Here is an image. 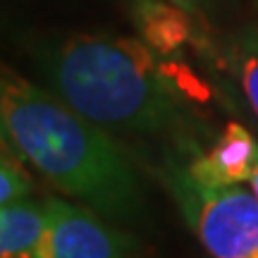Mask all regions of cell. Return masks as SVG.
Masks as SVG:
<instances>
[{
  "label": "cell",
  "instance_id": "6da1fadb",
  "mask_svg": "<svg viewBox=\"0 0 258 258\" xmlns=\"http://www.w3.org/2000/svg\"><path fill=\"white\" fill-rule=\"evenodd\" d=\"M41 67L48 89L105 132L167 137L184 153L201 151L186 103L206 101L208 89L184 64L160 60L144 38L72 34L48 50Z\"/></svg>",
  "mask_w": 258,
  "mask_h": 258
},
{
  "label": "cell",
  "instance_id": "7a4b0ae2",
  "mask_svg": "<svg viewBox=\"0 0 258 258\" xmlns=\"http://www.w3.org/2000/svg\"><path fill=\"white\" fill-rule=\"evenodd\" d=\"M0 117L17 158L112 225H134L144 189L134 163L110 137L53 91L0 67Z\"/></svg>",
  "mask_w": 258,
  "mask_h": 258
},
{
  "label": "cell",
  "instance_id": "3957f363",
  "mask_svg": "<svg viewBox=\"0 0 258 258\" xmlns=\"http://www.w3.org/2000/svg\"><path fill=\"white\" fill-rule=\"evenodd\" d=\"M163 177L182 215L213 258H258V199L234 186H203L179 160H167Z\"/></svg>",
  "mask_w": 258,
  "mask_h": 258
},
{
  "label": "cell",
  "instance_id": "277c9868",
  "mask_svg": "<svg viewBox=\"0 0 258 258\" xmlns=\"http://www.w3.org/2000/svg\"><path fill=\"white\" fill-rule=\"evenodd\" d=\"M48 222L36 258H132L110 220L84 203L46 199Z\"/></svg>",
  "mask_w": 258,
  "mask_h": 258
},
{
  "label": "cell",
  "instance_id": "5b68a950",
  "mask_svg": "<svg viewBox=\"0 0 258 258\" xmlns=\"http://www.w3.org/2000/svg\"><path fill=\"white\" fill-rule=\"evenodd\" d=\"M258 160V144L239 122H227L206 151L184 165L186 175L203 186H234L249 182Z\"/></svg>",
  "mask_w": 258,
  "mask_h": 258
},
{
  "label": "cell",
  "instance_id": "8992f818",
  "mask_svg": "<svg viewBox=\"0 0 258 258\" xmlns=\"http://www.w3.org/2000/svg\"><path fill=\"white\" fill-rule=\"evenodd\" d=\"M137 27L141 38L160 57H172L182 48H201L203 38L189 12L170 0H137Z\"/></svg>",
  "mask_w": 258,
  "mask_h": 258
},
{
  "label": "cell",
  "instance_id": "52a82bcc",
  "mask_svg": "<svg viewBox=\"0 0 258 258\" xmlns=\"http://www.w3.org/2000/svg\"><path fill=\"white\" fill-rule=\"evenodd\" d=\"M48 222L46 201L31 196L0 206V258H36Z\"/></svg>",
  "mask_w": 258,
  "mask_h": 258
},
{
  "label": "cell",
  "instance_id": "ba28073f",
  "mask_svg": "<svg viewBox=\"0 0 258 258\" xmlns=\"http://www.w3.org/2000/svg\"><path fill=\"white\" fill-rule=\"evenodd\" d=\"M230 67L251 112L258 120V29H246L234 38L230 50Z\"/></svg>",
  "mask_w": 258,
  "mask_h": 258
},
{
  "label": "cell",
  "instance_id": "9c48e42d",
  "mask_svg": "<svg viewBox=\"0 0 258 258\" xmlns=\"http://www.w3.org/2000/svg\"><path fill=\"white\" fill-rule=\"evenodd\" d=\"M34 189L29 175L19 167L15 158L0 156V206L29 196Z\"/></svg>",
  "mask_w": 258,
  "mask_h": 258
},
{
  "label": "cell",
  "instance_id": "30bf717a",
  "mask_svg": "<svg viewBox=\"0 0 258 258\" xmlns=\"http://www.w3.org/2000/svg\"><path fill=\"white\" fill-rule=\"evenodd\" d=\"M170 3H175L177 8H182L184 12H189L191 17L203 19L208 15V10H211L218 0H170Z\"/></svg>",
  "mask_w": 258,
  "mask_h": 258
},
{
  "label": "cell",
  "instance_id": "8fae6325",
  "mask_svg": "<svg viewBox=\"0 0 258 258\" xmlns=\"http://www.w3.org/2000/svg\"><path fill=\"white\" fill-rule=\"evenodd\" d=\"M0 156L19 160L17 153H15V148H12V144H10V137H8V132H5V124H3V117H0Z\"/></svg>",
  "mask_w": 258,
  "mask_h": 258
}]
</instances>
